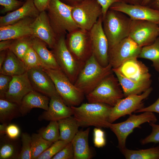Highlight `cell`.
I'll use <instances>...</instances> for the list:
<instances>
[{
    "label": "cell",
    "instance_id": "obj_1",
    "mask_svg": "<svg viewBox=\"0 0 159 159\" xmlns=\"http://www.w3.org/2000/svg\"><path fill=\"white\" fill-rule=\"evenodd\" d=\"M71 107L80 127L109 128L111 123L109 118L112 107L103 103L88 102Z\"/></svg>",
    "mask_w": 159,
    "mask_h": 159
},
{
    "label": "cell",
    "instance_id": "obj_2",
    "mask_svg": "<svg viewBox=\"0 0 159 159\" xmlns=\"http://www.w3.org/2000/svg\"><path fill=\"white\" fill-rule=\"evenodd\" d=\"M112 72V67L110 64L103 67L92 54L85 62L74 84L86 96Z\"/></svg>",
    "mask_w": 159,
    "mask_h": 159
},
{
    "label": "cell",
    "instance_id": "obj_3",
    "mask_svg": "<svg viewBox=\"0 0 159 159\" xmlns=\"http://www.w3.org/2000/svg\"><path fill=\"white\" fill-rule=\"evenodd\" d=\"M72 6L50 0L46 10L51 26L58 38L79 28L72 16Z\"/></svg>",
    "mask_w": 159,
    "mask_h": 159
},
{
    "label": "cell",
    "instance_id": "obj_4",
    "mask_svg": "<svg viewBox=\"0 0 159 159\" xmlns=\"http://www.w3.org/2000/svg\"><path fill=\"white\" fill-rule=\"evenodd\" d=\"M132 20L120 11L109 9L102 18V26L109 47L129 36Z\"/></svg>",
    "mask_w": 159,
    "mask_h": 159
},
{
    "label": "cell",
    "instance_id": "obj_5",
    "mask_svg": "<svg viewBox=\"0 0 159 159\" xmlns=\"http://www.w3.org/2000/svg\"><path fill=\"white\" fill-rule=\"evenodd\" d=\"M113 72L105 77L86 95L88 102L103 103L113 107L124 97L118 80Z\"/></svg>",
    "mask_w": 159,
    "mask_h": 159
},
{
    "label": "cell",
    "instance_id": "obj_6",
    "mask_svg": "<svg viewBox=\"0 0 159 159\" xmlns=\"http://www.w3.org/2000/svg\"><path fill=\"white\" fill-rule=\"evenodd\" d=\"M44 70L53 81L57 93L67 105L77 106L82 103L85 95L61 69Z\"/></svg>",
    "mask_w": 159,
    "mask_h": 159
},
{
    "label": "cell",
    "instance_id": "obj_7",
    "mask_svg": "<svg viewBox=\"0 0 159 159\" xmlns=\"http://www.w3.org/2000/svg\"><path fill=\"white\" fill-rule=\"evenodd\" d=\"M65 37L58 38L52 52L61 70L74 84L85 63L78 61L69 51Z\"/></svg>",
    "mask_w": 159,
    "mask_h": 159
},
{
    "label": "cell",
    "instance_id": "obj_8",
    "mask_svg": "<svg viewBox=\"0 0 159 159\" xmlns=\"http://www.w3.org/2000/svg\"><path fill=\"white\" fill-rule=\"evenodd\" d=\"M72 14L79 28L89 31L102 16V8L97 0H83L72 6Z\"/></svg>",
    "mask_w": 159,
    "mask_h": 159
},
{
    "label": "cell",
    "instance_id": "obj_9",
    "mask_svg": "<svg viewBox=\"0 0 159 159\" xmlns=\"http://www.w3.org/2000/svg\"><path fill=\"white\" fill-rule=\"evenodd\" d=\"M157 120L153 112H145L138 115L131 114L125 121L116 123H111L109 128L115 135L120 150L126 147V140L134 129L145 122L155 123Z\"/></svg>",
    "mask_w": 159,
    "mask_h": 159
},
{
    "label": "cell",
    "instance_id": "obj_10",
    "mask_svg": "<svg viewBox=\"0 0 159 159\" xmlns=\"http://www.w3.org/2000/svg\"><path fill=\"white\" fill-rule=\"evenodd\" d=\"M65 39L68 49L79 62L85 63L92 54L89 31L78 28L68 33Z\"/></svg>",
    "mask_w": 159,
    "mask_h": 159
},
{
    "label": "cell",
    "instance_id": "obj_11",
    "mask_svg": "<svg viewBox=\"0 0 159 159\" xmlns=\"http://www.w3.org/2000/svg\"><path fill=\"white\" fill-rule=\"evenodd\" d=\"M142 48L130 37H127L109 47V64L112 68H116L127 59L138 58Z\"/></svg>",
    "mask_w": 159,
    "mask_h": 159
},
{
    "label": "cell",
    "instance_id": "obj_12",
    "mask_svg": "<svg viewBox=\"0 0 159 159\" xmlns=\"http://www.w3.org/2000/svg\"><path fill=\"white\" fill-rule=\"evenodd\" d=\"M159 37V25L152 22L132 20L128 37L140 47L150 45Z\"/></svg>",
    "mask_w": 159,
    "mask_h": 159
},
{
    "label": "cell",
    "instance_id": "obj_13",
    "mask_svg": "<svg viewBox=\"0 0 159 159\" xmlns=\"http://www.w3.org/2000/svg\"><path fill=\"white\" fill-rule=\"evenodd\" d=\"M153 90L151 87L139 95H132L120 100L112 107L111 110L109 122L112 123L120 117L130 115L143 107V102L147 98Z\"/></svg>",
    "mask_w": 159,
    "mask_h": 159
},
{
    "label": "cell",
    "instance_id": "obj_14",
    "mask_svg": "<svg viewBox=\"0 0 159 159\" xmlns=\"http://www.w3.org/2000/svg\"><path fill=\"white\" fill-rule=\"evenodd\" d=\"M92 54L100 64L104 67L109 64L108 53L109 44L102 26V16L89 31Z\"/></svg>",
    "mask_w": 159,
    "mask_h": 159
},
{
    "label": "cell",
    "instance_id": "obj_15",
    "mask_svg": "<svg viewBox=\"0 0 159 159\" xmlns=\"http://www.w3.org/2000/svg\"><path fill=\"white\" fill-rule=\"evenodd\" d=\"M109 9L122 12L132 20L148 21L159 25V11L148 6L131 4L121 1L113 4Z\"/></svg>",
    "mask_w": 159,
    "mask_h": 159
},
{
    "label": "cell",
    "instance_id": "obj_16",
    "mask_svg": "<svg viewBox=\"0 0 159 159\" xmlns=\"http://www.w3.org/2000/svg\"><path fill=\"white\" fill-rule=\"evenodd\" d=\"M27 73L28 78L34 90L50 98L59 96L53 81L44 68L39 67L30 69L28 70Z\"/></svg>",
    "mask_w": 159,
    "mask_h": 159
},
{
    "label": "cell",
    "instance_id": "obj_17",
    "mask_svg": "<svg viewBox=\"0 0 159 159\" xmlns=\"http://www.w3.org/2000/svg\"><path fill=\"white\" fill-rule=\"evenodd\" d=\"M33 37L41 40L53 49L58 37L50 24L45 11L40 12L31 24Z\"/></svg>",
    "mask_w": 159,
    "mask_h": 159
},
{
    "label": "cell",
    "instance_id": "obj_18",
    "mask_svg": "<svg viewBox=\"0 0 159 159\" xmlns=\"http://www.w3.org/2000/svg\"><path fill=\"white\" fill-rule=\"evenodd\" d=\"M115 69L124 76L134 81L144 82L151 80L148 68L137 58L127 59Z\"/></svg>",
    "mask_w": 159,
    "mask_h": 159
},
{
    "label": "cell",
    "instance_id": "obj_19",
    "mask_svg": "<svg viewBox=\"0 0 159 159\" xmlns=\"http://www.w3.org/2000/svg\"><path fill=\"white\" fill-rule=\"evenodd\" d=\"M34 90L27 71L21 75L13 76L9 90L3 99L16 103L19 106L24 97Z\"/></svg>",
    "mask_w": 159,
    "mask_h": 159
},
{
    "label": "cell",
    "instance_id": "obj_20",
    "mask_svg": "<svg viewBox=\"0 0 159 159\" xmlns=\"http://www.w3.org/2000/svg\"><path fill=\"white\" fill-rule=\"evenodd\" d=\"M35 18L28 17L0 27V41L33 37L31 24Z\"/></svg>",
    "mask_w": 159,
    "mask_h": 159
},
{
    "label": "cell",
    "instance_id": "obj_21",
    "mask_svg": "<svg viewBox=\"0 0 159 159\" xmlns=\"http://www.w3.org/2000/svg\"><path fill=\"white\" fill-rule=\"evenodd\" d=\"M73 115L71 107L67 105L60 96L50 98L48 109L39 117V121H58Z\"/></svg>",
    "mask_w": 159,
    "mask_h": 159
},
{
    "label": "cell",
    "instance_id": "obj_22",
    "mask_svg": "<svg viewBox=\"0 0 159 159\" xmlns=\"http://www.w3.org/2000/svg\"><path fill=\"white\" fill-rule=\"evenodd\" d=\"M40 13L34 4V0H26L19 8L0 16V26L11 25L28 17L35 18Z\"/></svg>",
    "mask_w": 159,
    "mask_h": 159
},
{
    "label": "cell",
    "instance_id": "obj_23",
    "mask_svg": "<svg viewBox=\"0 0 159 159\" xmlns=\"http://www.w3.org/2000/svg\"><path fill=\"white\" fill-rule=\"evenodd\" d=\"M50 100L48 97L36 91L30 92L24 97L19 105L22 116L26 115L34 108L47 110Z\"/></svg>",
    "mask_w": 159,
    "mask_h": 159
},
{
    "label": "cell",
    "instance_id": "obj_24",
    "mask_svg": "<svg viewBox=\"0 0 159 159\" xmlns=\"http://www.w3.org/2000/svg\"><path fill=\"white\" fill-rule=\"evenodd\" d=\"M112 70L118 80L125 97L140 94L150 87L151 80L144 82H135L124 76L115 69L112 68Z\"/></svg>",
    "mask_w": 159,
    "mask_h": 159
},
{
    "label": "cell",
    "instance_id": "obj_25",
    "mask_svg": "<svg viewBox=\"0 0 159 159\" xmlns=\"http://www.w3.org/2000/svg\"><path fill=\"white\" fill-rule=\"evenodd\" d=\"M90 128L78 131L71 143L74 152V159H90L92 154L88 143Z\"/></svg>",
    "mask_w": 159,
    "mask_h": 159
},
{
    "label": "cell",
    "instance_id": "obj_26",
    "mask_svg": "<svg viewBox=\"0 0 159 159\" xmlns=\"http://www.w3.org/2000/svg\"><path fill=\"white\" fill-rule=\"evenodd\" d=\"M27 71L23 62L11 50H7L5 59L0 68V73L13 77L23 74Z\"/></svg>",
    "mask_w": 159,
    "mask_h": 159
},
{
    "label": "cell",
    "instance_id": "obj_27",
    "mask_svg": "<svg viewBox=\"0 0 159 159\" xmlns=\"http://www.w3.org/2000/svg\"><path fill=\"white\" fill-rule=\"evenodd\" d=\"M32 42V47L46 69H60L52 52L47 49L45 43L39 39L33 37Z\"/></svg>",
    "mask_w": 159,
    "mask_h": 159
},
{
    "label": "cell",
    "instance_id": "obj_28",
    "mask_svg": "<svg viewBox=\"0 0 159 159\" xmlns=\"http://www.w3.org/2000/svg\"><path fill=\"white\" fill-rule=\"evenodd\" d=\"M0 159H18L21 148L19 138L13 140L5 135L0 136Z\"/></svg>",
    "mask_w": 159,
    "mask_h": 159
},
{
    "label": "cell",
    "instance_id": "obj_29",
    "mask_svg": "<svg viewBox=\"0 0 159 159\" xmlns=\"http://www.w3.org/2000/svg\"><path fill=\"white\" fill-rule=\"evenodd\" d=\"M59 133V140L67 143L71 142L78 131L80 127L74 116H72L58 121Z\"/></svg>",
    "mask_w": 159,
    "mask_h": 159
},
{
    "label": "cell",
    "instance_id": "obj_30",
    "mask_svg": "<svg viewBox=\"0 0 159 159\" xmlns=\"http://www.w3.org/2000/svg\"><path fill=\"white\" fill-rule=\"evenodd\" d=\"M22 116L17 104L6 99H0V122L10 123L14 119Z\"/></svg>",
    "mask_w": 159,
    "mask_h": 159
},
{
    "label": "cell",
    "instance_id": "obj_31",
    "mask_svg": "<svg viewBox=\"0 0 159 159\" xmlns=\"http://www.w3.org/2000/svg\"><path fill=\"white\" fill-rule=\"evenodd\" d=\"M120 150L126 159H159V146L136 150L125 148Z\"/></svg>",
    "mask_w": 159,
    "mask_h": 159
},
{
    "label": "cell",
    "instance_id": "obj_32",
    "mask_svg": "<svg viewBox=\"0 0 159 159\" xmlns=\"http://www.w3.org/2000/svg\"><path fill=\"white\" fill-rule=\"evenodd\" d=\"M138 58L150 60L152 66L159 72V37L151 44L142 48Z\"/></svg>",
    "mask_w": 159,
    "mask_h": 159
},
{
    "label": "cell",
    "instance_id": "obj_33",
    "mask_svg": "<svg viewBox=\"0 0 159 159\" xmlns=\"http://www.w3.org/2000/svg\"><path fill=\"white\" fill-rule=\"evenodd\" d=\"M31 136L32 159H37L53 143L45 140L38 133H33Z\"/></svg>",
    "mask_w": 159,
    "mask_h": 159
},
{
    "label": "cell",
    "instance_id": "obj_34",
    "mask_svg": "<svg viewBox=\"0 0 159 159\" xmlns=\"http://www.w3.org/2000/svg\"><path fill=\"white\" fill-rule=\"evenodd\" d=\"M28 37L14 40L9 49L21 60L25 53L32 47V37Z\"/></svg>",
    "mask_w": 159,
    "mask_h": 159
},
{
    "label": "cell",
    "instance_id": "obj_35",
    "mask_svg": "<svg viewBox=\"0 0 159 159\" xmlns=\"http://www.w3.org/2000/svg\"><path fill=\"white\" fill-rule=\"evenodd\" d=\"M38 133L44 139L52 143L60 139V133L57 121H51L46 127L40 128Z\"/></svg>",
    "mask_w": 159,
    "mask_h": 159
},
{
    "label": "cell",
    "instance_id": "obj_36",
    "mask_svg": "<svg viewBox=\"0 0 159 159\" xmlns=\"http://www.w3.org/2000/svg\"><path fill=\"white\" fill-rule=\"evenodd\" d=\"M22 61L28 70L39 67L46 69L38 55L32 47H30L25 53Z\"/></svg>",
    "mask_w": 159,
    "mask_h": 159
},
{
    "label": "cell",
    "instance_id": "obj_37",
    "mask_svg": "<svg viewBox=\"0 0 159 159\" xmlns=\"http://www.w3.org/2000/svg\"><path fill=\"white\" fill-rule=\"evenodd\" d=\"M21 146L18 159H32V142L31 136L25 132L21 135Z\"/></svg>",
    "mask_w": 159,
    "mask_h": 159
},
{
    "label": "cell",
    "instance_id": "obj_38",
    "mask_svg": "<svg viewBox=\"0 0 159 159\" xmlns=\"http://www.w3.org/2000/svg\"><path fill=\"white\" fill-rule=\"evenodd\" d=\"M68 143L59 140L53 143L41 154L37 159H50L63 149Z\"/></svg>",
    "mask_w": 159,
    "mask_h": 159
},
{
    "label": "cell",
    "instance_id": "obj_39",
    "mask_svg": "<svg viewBox=\"0 0 159 159\" xmlns=\"http://www.w3.org/2000/svg\"><path fill=\"white\" fill-rule=\"evenodd\" d=\"M149 125L152 127V132L149 135L141 140L140 143L142 145L151 143H159V125L151 122L149 123Z\"/></svg>",
    "mask_w": 159,
    "mask_h": 159
},
{
    "label": "cell",
    "instance_id": "obj_40",
    "mask_svg": "<svg viewBox=\"0 0 159 159\" xmlns=\"http://www.w3.org/2000/svg\"><path fill=\"white\" fill-rule=\"evenodd\" d=\"M24 3L17 0H0V4L3 7L1 13L4 14L14 11L21 6Z\"/></svg>",
    "mask_w": 159,
    "mask_h": 159
},
{
    "label": "cell",
    "instance_id": "obj_41",
    "mask_svg": "<svg viewBox=\"0 0 159 159\" xmlns=\"http://www.w3.org/2000/svg\"><path fill=\"white\" fill-rule=\"evenodd\" d=\"M74 152L71 142L68 143L52 159H74Z\"/></svg>",
    "mask_w": 159,
    "mask_h": 159
},
{
    "label": "cell",
    "instance_id": "obj_42",
    "mask_svg": "<svg viewBox=\"0 0 159 159\" xmlns=\"http://www.w3.org/2000/svg\"><path fill=\"white\" fill-rule=\"evenodd\" d=\"M93 143L97 148L102 147L106 143L104 132L100 128L96 127L93 130Z\"/></svg>",
    "mask_w": 159,
    "mask_h": 159
},
{
    "label": "cell",
    "instance_id": "obj_43",
    "mask_svg": "<svg viewBox=\"0 0 159 159\" xmlns=\"http://www.w3.org/2000/svg\"><path fill=\"white\" fill-rule=\"evenodd\" d=\"M13 77L0 74V98H3L8 91Z\"/></svg>",
    "mask_w": 159,
    "mask_h": 159
},
{
    "label": "cell",
    "instance_id": "obj_44",
    "mask_svg": "<svg viewBox=\"0 0 159 159\" xmlns=\"http://www.w3.org/2000/svg\"><path fill=\"white\" fill-rule=\"evenodd\" d=\"M20 132V128L17 125L10 123L7 126L6 135L9 138L16 140L19 138Z\"/></svg>",
    "mask_w": 159,
    "mask_h": 159
},
{
    "label": "cell",
    "instance_id": "obj_45",
    "mask_svg": "<svg viewBox=\"0 0 159 159\" xmlns=\"http://www.w3.org/2000/svg\"><path fill=\"white\" fill-rule=\"evenodd\" d=\"M102 6V17L105 16L110 6L113 4L122 1V0H97Z\"/></svg>",
    "mask_w": 159,
    "mask_h": 159
},
{
    "label": "cell",
    "instance_id": "obj_46",
    "mask_svg": "<svg viewBox=\"0 0 159 159\" xmlns=\"http://www.w3.org/2000/svg\"><path fill=\"white\" fill-rule=\"evenodd\" d=\"M150 112L159 114V97L157 100L153 104L148 107H143L135 112V113Z\"/></svg>",
    "mask_w": 159,
    "mask_h": 159
},
{
    "label": "cell",
    "instance_id": "obj_47",
    "mask_svg": "<svg viewBox=\"0 0 159 159\" xmlns=\"http://www.w3.org/2000/svg\"><path fill=\"white\" fill-rule=\"evenodd\" d=\"M50 0H34V4L39 12L45 11Z\"/></svg>",
    "mask_w": 159,
    "mask_h": 159
},
{
    "label": "cell",
    "instance_id": "obj_48",
    "mask_svg": "<svg viewBox=\"0 0 159 159\" xmlns=\"http://www.w3.org/2000/svg\"><path fill=\"white\" fill-rule=\"evenodd\" d=\"M14 40L9 39L1 41L0 51L7 50L10 48Z\"/></svg>",
    "mask_w": 159,
    "mask_h": 159
},
{
    "label": "cell",
    "instance_id": "obj_49",
    "mask_svg": "<svg viewBox=\"0 0 159 159\" xmlns=\"http://www.w3.org/2000/svg\"><path fill=\"white\" fill-rule=\"evenodd\" d=\"M147 6L159 11V0H151Z\"/></svg>",
    "mask_w": 159,
    "mask_h": 159
},
{
    "label": "cell",
    "instance_id": "obj_50",
    "mask_svg": "<svg viewBox=\"0 0 159 159\" xmlns=\"http://www.w3.org/2000/svg\"><path fill=\"white\" fill-rule=\"evenodd\" d=\"M64 3L71 6H73L83 0H60Z\"/></svg>",
    "mask_w": 159,
    "mask_h": 159
},
{
    "label": "cell",
    "instance_id": "obj_51",
    "mask_svg": "<svg viewBox=\"0 0 159 159\" xmlns=\"http://www.w3.org/2000/svg\"><path fill=\"white\" fill-rule=\"evenodd\" d=\"M8 124L5 123H1L0 125V136H3L6 134V130Z\"/></svg>",
    "mask_w": 159,
    "mask_h": 159
},
{
    "label": "cell",
    "instance_id": "obj_52",
    "mask_svg": "<svg viewBox=\"0 0 159 159\" xmlns=\"http://www.w3.org/2000/svg\"><path fill=\"white\" fill-rule=\"evenodd\" d=\"M7 50L3 51L0 52V68H1L3 65L5 59Z\"/></svg>",
    "mask_w": 159,
    "mask_h": 159
},
{
    "label": "cell",
    "instance_id": "obj_53",
    "mask_svg": "<svg viewBox=\"0 0 159 159\" xmlns=\"http://www.w3.org/2000/svg\"><path fill=\"white\" fill-rule=\"evenodd\" d=\"M143 0H122L123 2L131 4H141Z\"/></svg>",
    "mask_w": 159,
    "mask_h": 159
},
{
    "label": "cell",
    "instance_id": "obj_54",
    "mask_svg": "<svg viewBox=\"0 0 159 159\" xmlns=\"http://www.w3.org/2000/svg\"><path fill=\"white\" fill-rule=\"evenodd\" d=\"M151 0H143L141 5L143 6H147Z\"/></svg>",
    "mask_w": 159,
    "mask_h": 159
},
{
    "label": "cell",
    "instance_id": "obj_55",
    "mask_svg": "<svg viewBox=\"0 0 159 159\" xmlns=\"http://www.w3.org/2000/svg\"><path fill=\"white\" fill-rule=\"evenodd\" d=\"M158 81L159 82V77L158 78Z\"/></svg>",
    "mask_w": 159,
    "mask_h": 159
}]
</instances>
